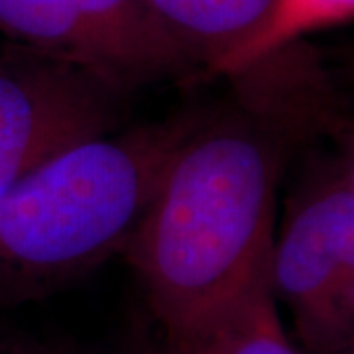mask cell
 Returning a JSON list of instances; mask_svg holds the SVG:
<instances>
[{
  "label": "cell",
  "mask_w": 354,
  "mask_h": 354,
  "mask_svg": "<svg viewBox=\"0 0 354 354\" xmlns=\"http://www.w3.org/2000/svg\"><path fill=\"white\" fill-rule=\"evenodd\" d=\"M122 95L67 62L16 46L0 55V199L53 153L109 134Z\"/></svg>",
  "instance_id": "5b68a950"
},
{
  "label": "cell",
  "mask_w": 354,
  "mask_h": 354,
  "mask_svg": "<svg viewBox=\"0 0 354 354\" xmlns=\"http://www.w3.org/2000/svg\"><path fill=\"white\" fill-rule=\"evenodd\" d=\"M22 348H24L22 341L0 335V354H22Z\"/></svg>",
  "instance_id": "9c48e42d"
},
{
  "label": "cell",
  "mask_w": 354,
  "mask_h": 354,
  "mask_svg": "<svg viewBox=\"0 0 354 354\" xmlns=\"http://www.w3.org/2000/svg\"><path fill=\"white\" fill-rule=\"evenodd\" d=\"M341 354H353V351H346V353H341Z\"/></svg>",
  "instance_id": "8fae6325"
},
{
  "label": "cell",
  "mask_w": 354,
  "mask_h": 354,
  "mask_svg": "<svg viewBox=\"0 0 354 354\" xmlns=\"http://www.w3.org/2000/svg\"><path fill=\"white\" fill-rule=\"evenodd\" d=\"M22 354H64L62 351H53V348H46V346H38L32 342H24Z\"/></svg>",
  "instance_id": "30bf717a"
},
{
  "label": "cell",
  "mask_w": 354,
  "mask_h": 354,
  "mask_svg": "<svg viewBox=\"0 0 354 354\" xmlns=\"http://www.w3.org/2000/svg\"><path fill=\"white\" fill-rule=\"evenodd\" d=\"M270 286L313 354L353 351L354 153L344 144L313 160L288 199L270 256Z\"/></svg>",
  "instance_id": "3957f363"
},
{
  "label": "cell",
  "mask_w": 354,
  "mask_h": 354,
  "mask_svg": "<svg viewBox=\"0 0 354 354\" xmlns=\"http://www.w3.org/2000/svg\"><path fill=\"white\" fill-rule=\"evenodd\" d=\"M179 146L124 256L165 335L236 299L270 270L274 209L288 156L335 122L329 75L304 41L236 75Z\"/></svg>",
  "instance_id": "6da1fadb"
},
{
  "label": "cell",
  "mask_w": 354,
  "mask_h": 354,
  "mask_svg": "<svg viewBox=\"0 0 354 354\" xmlns=\"http://www.w3.org/2000/svg\"><path fill=\"white\" fill-rule=\"evenodd\" d=\"M16 48L77 65L118 91L195 77L146 0H0Z\"/></svg>",
  "instance_id": "277c9868"
},
{
  "label": "cell",
  "mask_w": 354,
  "mask_h": 354,
  "mask_svg": "<svg viewBox=\"0 0 354 354\" xmlns=\"http://www.w3.org/2000/svg\"><path fill=\"white\" fill-rule=\"evenodd\" d=\"M165 339V354H301L281 327L270 270L216 313Z\"/></svg>",
  "instance_id": "52a82bcc"
},
{
  "label": "cell",
  "mask_w": 354,
  "mask_h": 354,
  "mask_svg": "<svg viewBox=\"0 0 354 354\" xmlns=\"http://www.w3.org/2000/svg\"><path fill=\"white\" fill-rule=\"evenodd\" d=\"M274 0H146L195 75L221 77L264 24Z\"/></svg>",
  "instance_id": "8992f818"
},
{
  "label": "cell",
  "mask_w": 354,
  "mask_h": 354,
  "mask_svg": "<svg viewBox=\"0 0 354 354\" xmlns=\"http://www.w3.org/2000/svg\"><path fill=\"white\" fill-rule=\"evenodd\" d=\"M354 0H274L264 24L223 69L221 77H232L305 36L351 22Z\"/></svg>",
  "instance_id": "ba28073f"
},
{
  "label": "cell",
  "mask_w": 354,
  "mask_h": 354,
  "mask_svg": "<svg viewBox=\"0 0 354 354\" xmlns=\"http://www.w3.org/2000/svg\"><path fill=\"white\" fill-rule=\"evenodd\" d=\"M207 111L53 153L0 199V297H28L124 252L169 162Z\"/></svg>",
  "instance_id": "7a4b0ae2"
}]
</instances>
